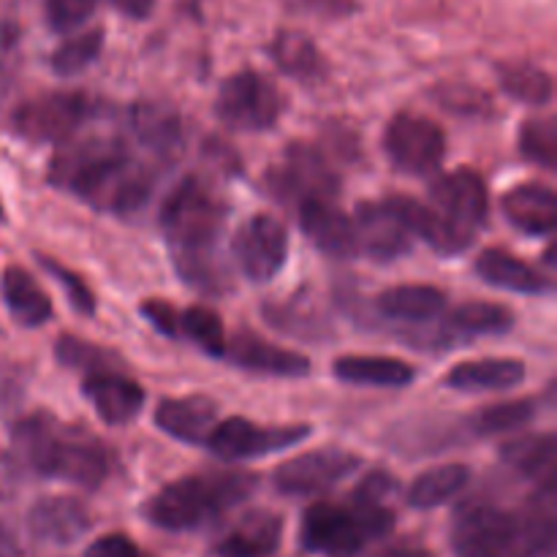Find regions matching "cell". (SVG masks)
<instances>
[{"label": "cell", "instance_id": "cell-38", "mask_svg": "<svg viewBox=\"0 0 557 557\" xmlns=\"http://www.w3.org/2000/svg\"><path fill=\"white\" fill-rule=\"evenodd\" d=\"M180 335L194 341L210 357H223L226 354V332L223 321L215 310L210 308H188L180 313Z\"/></svg>", "mask_w": 557, "mask_h": 557}, {"label": "cell", "instance_id": "cell-49", "mask_svg": "<svg viewBox=\"0 0 557 557\" xmlns=\"http://www.w3.org/2000/svg\"><path fill=\"white\" fill-rule=\"evenodd\" d=\"M0 557H25V549H22L20 539L14 536L9 525L0 522Z\"/></svg>", "mask_w": 557, "mask_h": 557}, {"label": "cell", "instance_id": "cell-21", "mask_svg": "<svg viewBox=\"0 0 557 557\" xmlns=\"http://www.w3.org/2000/svg\"><path fill=\"white\" fill-rule=\"evenodd\" d=\"M386 205H389V210L400 218L403 226L411 232V237H422L424 243L433 250H438V253H462V250L473 243V237L457 232L449 221H444L438 212L424 207L422 201L408 199V196H392V199H386Z\"/></svg>", "mask_w": 557, "mask_h": 557}, {"label": "cell", "instance_id": "cell-42", "mask_svg": "<svg viewBox=\"0 0 557 557\" xmlns=\"http://www.w3.org/2000/svg\"><path fill=\"white\" fill-rule=\"evenodd\" d=\"M96 3L98 0H47L44 11H47V22L54 33H69L90 20Z\"/></svg>", "mask_w": 557, "mask_h": 557}, {"label": "cell", "instance_id": "cell-3", "mask_svg": "<svg viewBox=\"0 0 557 557\" xmlns=\"http://www.w3.org/2000/svg\"><path fill=\"white\" fill-rule=\"evenodd\" d=\"M11 441L16 457L44 479H63L96 490L109 476V457L103 446L85 430L65 428L49 413L20 419L11 430Z\"/></svg>", "mask_w": 557, "mask_h": 557}, {"label": "cell", "instance_id": "cell-12", "mask_svg": "<svg viewBox=\"0 0 557 557\" xmlns=\"http://www.w3.org/2000/svg\"><path fill=\"white\" fill-rule=\"evenodd\" d=\"M234 259L248 281L267 283L288 259V232L277 218L253 215L234 234Z\"/></svg>", "mask_w": 557, "mask_h": 557}, {"label": "cell", "instance_id": "cell-32", "mask_svg": "<svg viewBox=\"0 0 557 557\" xmlns=\"http://www.w3.org/2000/svg\"><path fill=\"white\" fill-rule=\"evenodd\" d=\"M471 482V468L462 462H446V466L430 468L422 476H417L408 487V506L413 509H435V506L449 504L455 495L466 490Z\"/></svg>", "mask_w": 557, "mask_h": 557}, {"label": "cell", "instance_id": "cell-9", "mask_svg": "<svg viewBox=\"0 0 557 557\" xmlns=\"http://www.w3.org/2000/svg\"><path fill=\"white\" fill-rule=\"evenodd\" d=\"M515 544L517 517L493 504L466 506L451 528L457 557H509Z\"/></svg>", "mask_w": 557, "mask_h": 557}, {"label": "cell", "instance_id": "cell-35", "mask_svg": "<svg viewBox=\"0 0 557 557\" xmlns=\"http://www.w3.org/2000/svg\"><path fill=\"white\" fill-rule=\"evenodd\" d=\"M500 87H504L506 96H511L515 101L531 103V107H544V103L553 101V76L544 69L531 63H511L500 65L498 71Z\"/></svg>", "mask_w": 557, "mask_h": 557}, {"label": "cell", "instance_id": "cell-44", "mask_svg": "<svg viewBox=\"0 0 557 557\" xmlns=\"http://www.w3.org/2000/svg\"><path fill=\"white\" fill-rule=\"evenodd\" d=\"M397 493V482L392 473L373 471L370 476H364V482L354 490V498L357 504H375V506H389V498Z\"/></svg>", "mask_w": 557, "mask_h": 557}, {"label": "cell", "instance_id": "cell-28", "mask_svg": "<svg viewBox=\"0 0 557 557\" xmlns=\"http://www.w3.org/2000/svg\"><path fill=\"white\" fill-rule=\"evenodd\" d=\"M3 299L11 319L20 326H41L52 319V299L22 267H9L3 275Z\"/></svg>", "mask_w": 557, "mask_h": 557}, {"label": "cell", "instance_id": "cell-36", "mask_svg": "<svg viewBox=\"0 0 557 557\" xmlns=\"http://www.w3.org/2000/svg\"><path fill=\"white\" fill-rule=\"evenodd\" d=\"M54 357L60 364L71 370H82L87 375L98 373H120V357L107 348H98L96 343H87L82 337L63 335L54 343Z\"/></svg>", "mask_w": 557, "mask_h": 557}, {"label": "cell", "instance_id": "cell-6", "mask_svg": "<svg viewBox=\"0 0 557 557\" xmlns=\"http://www.w3.org/2000/svg\"><path fill=\"white\" fill-rule=\"evenodd\" d=\"M283 101L277 87L259 71H239L221 85L215 114L234 131H267L277 123Z\"/></svg>", "mask_w": 557, "mask_h": 557}, {"label": "cell", "instance_id": "cell-13", "mask_svg": "<svg viewBox=\"0 0 557 557\" xmlns=\"http://www.w3.org/2000/svg\"><path fill=\"white\" fill-rule=\"evenodd\" d=\"M270 188L277 199L305 201L330 199L337 190V177L315 147L292 145L283 163L270 169Z\"/></svg>", "mask_w": 557, "mask_h": 557}, {"label": "cell", "instance_id": "cell-5", "mask_svg": "<svg viewBox=\"0 0 557 557\" xmlns=\"http://www.w3.org/2000/svg\"><path fill=\"white\" fill-rule=\"evenodd\" d=\"M395 525V511L389 506L357 504H313L302 517V544L305 549L319 555L348 557L373 539L386 536Z\"/></svg>", "mask_w": 557, "mask_h": 557}, {"label": "cell", "instance_id": "cell-51", "mask_svg": "<svg viewBox=\"0 0 557 557\" xmlns=\"http://www.w3.org/2000/svg\"><path fill=\"white\" fill-rule=\"evenodd\" d=\"M511 557H555V549H511Z\"/></svg>", "mask_w": 557, "mask_h": 557}, {"label": "cell", "instance_id": "cell-34", "mask_svg": "<svg viewBox=\"0 0 557 557\" xmlns=\"http://www.w3.org/2000/svg\"><path fill=\"white\" fill-rule=\"evenodd\" d=\"M270 58L283 74L294 79H319L324 71V58L319 47L299 30H281L270 44Z\"/></svg>", "mask_w": 557, "mask_h": 557}, {"label": "cell", "instance_id": "cell-23", "mask_svg": "<svg viewBox=\"0 0 557 557\" xmlns=\"http://www.w3.org/2000/svg\"><path fill=\"white\" fill-rule=\"evenodd\" d=\"M281 517L267 509L248 511L223 536V542L218 544V553L223 557H267L275 553L277 544H281Z\"/></svg>", "mask_w": 557, "mask_h": 557}, {"label": "cell", "instance_id": "cell-43", "mask_svg": "<svg viewBox=\"0 0 557 557\" xmlns=\"http://www.w3.org/2000/svg\"><path fill=\"white\" fill-rule=\"evenodd\" d=\"M41 264H44V270L54 277V281H60V286H63L65 297H69L71 308H74L76 313H82V315L96 313V297H92V292L87 288V283L82 281L79 275H74V272L65 270L63 264H58V261H52V259H41Z\"/></svg>", "mask_w": 557, "mask_h": 557}, {"label": "cell", "instance_id": "cell-10", "mask_svg": "<svg viewBox=\"0 0 557 557\" xmlns=\"http://www.w3.org/2000/svg\"><path fill=\"white\" fill-rule=\"evenodd\" d=\"M310 435L308 424H292V428H261L243 417H232L226 422L215 424V430L207 438V446L221 460H250V457H264L272 451L292 449L302 444Z\"/></svg>", "mask_w": 557, "mask_h": 557}, {"label": "cell", "instance_id": "cell-25", "mask_svg": "<svg viewBox=\"0 0 557 557\" xmlns=\"http://www.w3.org/2000/svg\"><path fill=\"white\" fill-rule=\"evenodd\" d=\"M264 319L270 321L275 330L286 332L288 337H299V341H326L332 337L330 321L321 313L319 302L310 299L308 294H294L288 299H272L264 305Z\"/></svg>", "mask_w": 557, "mask_h": 557}, {"label": "cell", "instance_id": "cell-29", "mask_svg": "<svg viewBox=\"0 0 557 557\" xmlns=\"http://www.w3.org/2000/svg\"><path fill=\"white\" fill-rule=\"evenodd\" d=\"M515 326V315L509 308L493 302H468L451 310L444 324V343L455 348V343L471 341L484 335H504Z\"/></svg>", "mask_w": 557, "mask_h": 557}, {"label": "cell", "instance_id": "cell-24", "mask_svg": "<svg viewBox=\"0 0 557 557\" xmlns=\"http://www.w3.org/2000/svg\"><path fill=\"white\" fill-rule=\"evenodd\" d=\"M131 128L136 139L156 156H177L183 147V123L169 103L141 101L131 109Z\"/></svg>", "mask_w": 557, "mask_h": 557}, {"label": "cell", "instance_id": "cell-45", "mask_svg": "<svg viewBox=\"0 0 557 557\" xmlns=\"http://www.w3.org/2000/svg\"><path fill=\"white\" fill-rule=\"evenodd\" d=\"M139 310L141 315H145L158 332H161V335H169V337L180 335V310H174L169 302H163V299H145Z\"/></svg>", "mask_w": 557, "mask_h": 557}, {"label": "cell", "instance_id": "cell-40", "mask_svg": "<svg viewBox=\"0 0 557 557\" xmlns=\"http://www.w3.org/2000/svg\"><path fill=\"white\" fill-rule=\"evenodd\" d=\"M520 150L531 161L553 169L557 156V123L555 117H533L522 123Z\"/></svg>", "mask_w": 557, "mask_h": 557}, {"label": "cell", "instance_id": "cell-47", "mask_svg": "<svg viewBox=\"0 0 557 557\" xmlns=\"http://www.w3.org/2000/svg\"><path fill=\"white\" fill-rule=\"evenodd\" d=\"M302 3L324 16H346L357 11V0H302Z\"/></svg>", "mask_w": 557, "mask_h": 557}, {"label": "cell", "instance_id": "cell-48", "mask_svg": "<svg viewBox=\"0 0 557 557\" xmlns=\"http://www.w3.org/2000/svg\"><path fill=\"white\" fill-rule=\"evenodd\" d=\"M107 3L128 20H147L156 9V0H107Z\"/></svg>", "mask_w": 557, "mask_h": 557}, {"label": "cell", "instance_id": "cell-20", "mask_svg": "<svg viewBox=\"0 0 557 557\" xmlns=\"http://www.w3.org/2000/svg\"><path fill=\"white\" fill-rule=\"evenodd\" d=\"M156 424L183 444H207L218 424V406L205 395L172 397L156 408Z\"/></svg>", "mask_w": 557, "mask_h": 557}, {"label": "cell", "instance_id": "cell-2", "mask_svg": "<svg viewBox=\"0 0 557 557\" xmlns=\"http://www.w3.org/2000/svg\"><path fill=\"white\" fill-rule=\"evenodd\" d=\"M161 226L180 277L205 294H221L228 286L221 256L226 205L210 185L199 177H185L163 201Z\"/></svg>", "mask_w": 557, "mask_h": 557}, {"label": "cell", "instance_id": "cell-41", "mask_svg": "<svg viewBox=\"0 0 557 557\" xmlns=\"http://www.w3.org/2000/svg\"><path fill=\"white\" fill-rule=\"evenodd\" d=\"M433 96L446 112L466 114V117L490 114V109H493V101H490L487 92L473 85H441Z\"/></svg>", "mask_w": 557, "mask_h": 557}, {"label": "cell", "instance_id": "cell-22", "mask_svg": "<svg viewBox=\"0 0 557 557\" xmlns=\"http://www.w3.org/2000/svg\"><path fill=\"white\" fill-rule=\"evenodd\" d=\"M504 215L511 226L525 234L547 237L557 226V196L544 183H522L511 188L500 201Z\"/></svg>", "mask_w": 557, "mask_h": 557}, {"label": "cell", "instance_id": "cell-8", "mask_svg": "<svg viewBox=\"0 0 557 557\" xmlns=\"http://www.w3.org/2000/svg\"><path fill=\"white\" fill-rule=\"evenodd\" d=\"M384 150L400 172L424 177V174L438 172V166L444 163L446 136L433 120L413 112H400L386 125Z\"/></svg>", "mask_w": 557, "mask_h": 557}, {"label": "cell", "instance_id": "cell-7", "mask_svg": "<svg viewBox=\"0 0 557 557\" xmlns=\"http://www.w3.org/2000/svg\"><path fill=\"white\" fill-rule=\"evenodd\" d=\"M92 103L85 92H44L20 103L11 117L14 131L27 141H63L90 117Z\"/></svg>", "mask_w": 557, "mask_h": 557}, {"label": "cell", "instance_id": "cell-33", "mask_svg": "<svg viewBox=\"0 0 557 557\" xmlns=\"http://www.w3.org/2000/svg\"><path fill=\"white\" fill-rule=\"evenodd\" d=\"M500 457L511 471L522 473L528 479H549L555 476L557 438L553 433L522 435L500 446Z\"/></svg>", "mask_w": 557, "mask_h": 557}, {"label": "cell", "instance_id": "cell-14", "mask_svg": "<svg viewBox=\"0 0 557 557\" xmlns=\"http://www.w3.org/2000/svg\"><path fill=\"white\" fill-rule=\"evenodd\" d=\"M433 205L444 221H449L457 232L473 237L476 228L487 223L490 215V196L487 185L471 169H457V172L444 174L433 183Z\"/></svg>", "mask_w": 557, "mask_h": 557}, {"label": "cell", "instance_id": "cell-52", "mask_svg": "<svg viewBox=\"0 0 557 557\" xmlns=\"http://www.w3.org/2000/svg\"><path fill=\"white\" fill-rule=\"evenodd\" d=\"M384 557H433V555L422 553V549H395V553H389Z\"/></svg>", "mask_w": 557, "mask_h": 557}, {"label": "cell", "instance_id": "cell-11", "mask_svg": "<svg viewBox=\"0 0 557 557\" xmlns=\"http://www.w3.org/2000/svg\"><path fill=\"white\" fill-rule=\"evenodd\" d=\"M362 460L346 449H315L292 457L275 468L272 482L283 495H319L359 471Z\"/></svg>", "mask_w": 557, "mask_h": 557}, {"label": "cell", "instance_id": "cell-30", "mask_svg": "<svg viewBox=\"0 0 557 557\" xmlns=\"http://www.w3.org/2000/svg\"><path fill=\"white\" fill-rule=\"evenodd\" d=\"M384 319L403 321V324H424L441 315L446 308L444 292L433 286H395L386 288L375 302Z\"/></svg>", "mask_w": 557, "mask_h": 557}, {"label": "cell", "instance_id": "cell-39", "mask_svg": "<svg viewBox=\"0 0 557 557\" xmlns=\"http://www.w3.org/2000/svg\"><path fill=\"white\" fill-rule=\"evenodd\" d=\"M103 49V30L92 27V30L79 33L71 41L60 44L52 52V71L58 76H76L101 54Z\"/></svg>", "mask_w": 557, "mask_h": 557}, {"label": "cell", "instance_id": "cell-15", "mask_svg": "<svg viewBox=\"0 0 557 557\" xmlns=\"http://www.w3.org/2000/svg\"><path fill=\"white\" fill-rule=\"evenodd\" d=\"M354 232H357V245L368 259L395 261L411 250V232L403 226L400 218L389 210L386 201H364L357 207L354 218Z\"/></svg>", "mask_w": 557, "mask_h": 557}, {"label": "cell", "instance_id": "cell-18", "mask_svg": "<svg viewBox=\"0 0 557 557\" xmlns=\"http://www.w3.org/2000/svg\"><path fill=\"white\" fill-rule=\"evenodd\" d=\"M92 517L79 498L69 495H47L36 500L27 511V528L36 539L47 544H71L85 536Z\"/></svg>", "mask_w": 557, "mask_h": 557}, {"label": "cell", "instance_id": "cell-46", "mask_svg": "<svg viewBox=\"0 0 557 557\" xmlns=\"http://www.w3.org/2000/svg\"><path fill=\"white\" fill-rule=\"evenodd\" d=\"M85 557H141L136 544L123 533H109L85 549Z\"/></svg>", "mask_w": 557, "mask_h": 557}, {"label": "cell", "instance_id": "cell-50", "mask_svg": "<svg viewBox=\"0 0 557 557\" xmlns=\"http://www.w3.org/2000/svg\"><path fill=\"white\" fill-rule=\"evenodd\" d=\"M14 466L9 462V457L0 451V495H9L14 490Z\"/></svg>", "mask_w": 557, "mask_h": 557}, {"label": "cell", "instance_id": "cell-31", "mask_svg": "<svg viewBox=\"0 0 557 557\" xmlns=\"http://www.w3.org/2000/svg\"><path fill=\"white\" fill-rule=\"evenodd\" d=\"M335 375L346 384L397 389V386L411 384L413 368L392 357H341L335 359Z\"/></svg>", "mask_w": 557, "mask_h": 557}, {"label": "cell", "instance_id": "cell-17", "mask_svg": "<svg viewBox=\"0 0 557 557\" xmlns=\"http://www.w3.org/2000/svg\"><path fill=\"white\" fill-rule=\"evenodd\" d=\"M237 368L253 370V373L277 375V379H302L310 373V359L288 348H277L264 337L243 330L226 341V354Z\"/></svg>", "mask_w": 557, "mask_h": 557}, {"label": "cell", "instance_id": "cell-16", "mask_svg": "<svg viewBox=\"0 0 557 557\" xmlns=\"http://www.w3.org/2000/svg\"><path fill=\"white\" fill-rule=\"evenodd\" d=\"M299 226L321 253L332 259H351L359 253L354 221L337 210L330 199H313L299 205Z\"/></svg>", "mask_w": 557, "mask_h": 557}, {"label": "cell", "instance_id": "cell-27", "mask_svg": "<svg viewBox=\"0 0 557 557\" xmlns=\"http://www.w3.org/2000/svg\"><path fill=\"white\" fill-rule=\"evenodd\" d=\"M525 381V364L517 359H476L462 362L446 375V386L457 392H504Z\"/></svg>", "mask_w": 557, "mask_h": 557}, {"label": "cell", "instance_id": "cell-26", "mask_svg": "<svg viewBox=\"0 0 557 557\" xmlns=\"http://www.w3.org/2000/svg\"><path fill=\"white\" fill-rule=\"evenodd\" d=\"M476 272L490 286L515 294H547L553 288L536 267L525 264L506 250H484L476 259Z\"/></svg>", "mask_w": 557, "mask_h": 557}, {"label": "cell", "instance_id": "cell-1", "mask_svg": "<svg viewBox=\"0 0 557 557\" xmlns=\"http://www.w3.org/2000/svg\"><path fill=\"white\" fill-rule=\"evenodd\" d=\"M49 183L71 190L96 210L134 215L150 199L156 174L112 136H90L54 152Z\"/></svg>", "mask_w": 557, "mask_h": 557}, {"label": "cell", "instance_id": "cell-4", "mask_svg": "<svg viewBox=\"0 0 557 557\" xmlns=\"http://www.w3.org/2000/svg\"><path fill=\"white\" fill-rule=\"evenodd\" d=\"M253 490L256 476L239 471L185 476L152 495L145 506V517L163 531H194L232 506L243 504Z\"/></svg>", "mask_w": 557, "mask_h": 557}, {"label": "cell", "instance_id": "cell-19", "mask_svg": "<svg viewBox=\"0 0 557 557\" xmlns=\"http://www.w3.org/2000/svg\"><path fill=\"white\" fill-rule=\"evenodd\" d=\"M82 392L96 408L101 422L112 424H128L131 419L139 417L141 406H145V389L136 381L125 379L123 373H98L87 375Z\"/></svg>", "mask_w": 557, "mask_h": 557}, {"label": "cell", "instance_id": "cell-37", "mask_svg": "<svg viewBox=\"0 0 557 557\" xmlns=\"http://www.w3.org/2000/svg\"><path fill=\"white\" fill-rule=\"evenodd\" d=\"M536 417V400L522 397V400L498 403V406H487L471 419V428L479 435H498V433H515V430L525 428L531 419Z\"/></svg>", "mask_w": 557, "mask_h": 557}, {"label": "cell", "instance_id": "cell-53", "mask_svg": "<svg viewBox=\"0 0 557 557\" xmlns=\"http://www.w3.org/2000/svg\"><path fill=\"white\" fill-rule=\"evenodd\" d=\"M0 218H3V207H0Z\"/></svg>", "mask_w": 557, "mask_h": 557}]
</instances>
